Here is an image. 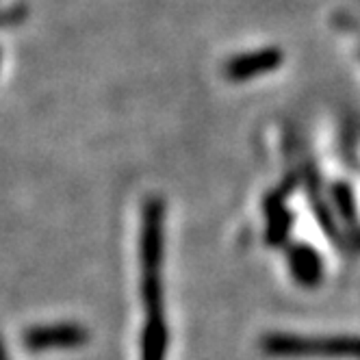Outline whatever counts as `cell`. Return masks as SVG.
<instances>
[{
	"instance_id": "9c48e42d",
	"label": "cell",
	"mask_w": 360,
	"mask_h": 360,
	"mask_svg": "<svg viewBox=\"0 0 360 360\" xmlns=\"http://www.w3.org/2000/svg\"><path fill=\"white\" fill-rule=\"evenodd\" d=\"M5 360H9V358H5Z\"/></svg>"
},
{
	"instance_id": "8992f818",
	"label": "cell",
	"mask_w": 360,
	"mask_h": 360,
	"mask_svg": "<svg viewBox=\"0 0 360 360\" xmlns=\"http://www.w3.org/2000/svg\"><path fill=\"white\" fill-rule=\"evenodd\" d=\"M293 215L285 207L282 198H274L267 202V241L269 243H282L289 237V228H291Z\"/></svg>"
},
{
	"instance_id": "5b68a950",
	"label": "cell",
	"mask_w": 360,
	"mask_h": 360,
	"mask_svg": "<svg viewBox=\"0 0 360 360\" xmlns=\"http://www.w3.org/2000/svg\"><path fill=\"white\" fill-rule=\"evenodd\" d=\"M289 269L297 285L306 289H315L323 280V261L315 248L308 243H293L287 250Z\"/></svg>"
},
{
	"instance_id": "277c9868",
	"label": "cell",
	"mask_w": 360,
	"mask_h": 360,
	"mask_svg": "<svg viewBox=\"0 0 360 360\" xmlns=\"http://www.w3.org/2000/svg\"><path fill=\"white\" fill-rule=\"evenodd\" d=\"M282 63H285V53L276 46H265L259 50H250V53L230 57L224 63L221 74L230 83H245L252 79H259V76L271 74Z\"/></svg>"
},
{
	"instance_id": "52a82bcc",
	"label": "cell",
	"mask_w": 360,
	"mask_h": 360,
	"mask_svg": "<svg viewBox=\"0 0 360 360\" xmlns=\"http://www.w3.org/2000/svg\"><path fill=\"white\" fill-rule=\"evenodd\" d=\"M334 204H337V211L347 219V224L356 221V204H354V195L349 187L341 185L334 189Z\"/></svg>"
},
{
	"instance_id": "3957f363",
	"label": "cell",
	"mask_w": 360,
	"mask_h": 360,
	"mask_svg": "<svg viewBox=\"0 0 360 360\" xmlns=\"http://www.w3.org/2000/svg\"><path fill=\"white\" fill-rule=\"evenodd\" d=\"M87 341H89V332L74 321L31 326L22 334V345L29 352L74 349V347L85 345Z\"/></svg>"
},
{
	"instance_id": "7a4b0ae2",
	"label": "cell",
	"mask_w": 360,
	"mask_h": 360,
	"mask_svg": "<svg viewBox=\"0 0 360 360\" xmlns=\"http://www.w3.org/2000/svg\"><path fill=\"white\" fill-rule=\"evenodd\" d=\"M261 349L274 358H332L360 360V337H300V334H265Z\"/></svg>"
},
{
	"instance_id": "ba28073f",
	"label": "cell",
	"mask_w": 360,
	"mask_h": 360,
	"mask_svg": "<svg viewBox=\"0 0 360 360\" xmlns=\"http://www.w3.org/2000/svg\"><path fill=\"white\" fill-rule=\"evenodd\" d=\"M22 18H24V7H13V9H9L7 13H5V24L9 27V24H15V22H22Z\"/></svg>"
},
{
	"instance_id": "6da1fadb",
	"label": "cell",
	"mask_w": 360,
	"mask_h": 360,
	"mask_svg": "<svg viewBox=\"0 0 360 360\" xmlns=\"http://www.w3.org/2000/svg\"><path fill=\"white\" fill-rule=\"evenodd\" d=\"M163 254H165V202L152 195L141 209V304H143V330H141V360H165L169 334L165 321L163 300Z\"/></svg>"
}]
</instances>
